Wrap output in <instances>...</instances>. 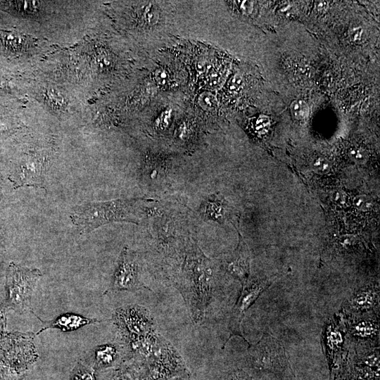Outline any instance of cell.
<instances>
[{"label":"cell","instance_id":"obj_1","mask_svg":"<svg viewBox=\"0 0 380 380\" xmlns=\"http://www.w3.org/2000/svg\"><path fill=\"white\" fill-rule=\"evenodd\" d=\"M217 265L206 256L192 238L185 246L175 284L182 294L194 323L206 315L215 287Z\"/></svg>","mask_w":380,"mask_h":380},{"label":"cell","instance_id":"obj_2","mask_svg":"<svg viewBox=\"0 0 380 380\" xmlns=\"http://www.w3.org/2000/svg\"><path fill=\"white\" fill-rule=\"evenodd\" d=\"M112 321L132 362L143 361L157 347L161 335L147 308L137 304L118 308L113 313Z\"/></svg>","mask_w":380,"mask_h":380},{"label":"cell","instance_id":"obj_3","mask_svg":"<svg viewBox=\"0 0 380 380\" xmlns=\"http://www.w3.org/2000/svg\"><path fill=\"white\" fill-rule=\"evenodd\" d=\"M151 198H118L103 202H91L76 206L70 220L80 233H89L104 224L126 222L139 224L145 218Z\"/></svg>","mask_w":380,"mask_h":380},{"label":"cell","instance_id":"obj_4","mask_svg":"<svg viewBox=\"0 0 380 380\" xmlns=\"http://www.w3.org/2000/svg\"><path fill=\"white\" fill-rule=\"evenodd\" d=\"M35 333L13 331L0 336V380H23L38 358Z\"/></svg>","mask_w":380,"mask_h":380},{"label":"cell","instance_id":"obj_5","mask_svg":"<svg viewBox=\"0 0 380 380\" xmlns=\"http://www.w3.org/2000/svg\"><path fill=\"white\" fill-rule=\"evenodd\" d=\"M134 363L140 380H186L190 373L175 348L161 336L154 351L145 360Z\"/></svg>","mask_w":380,"mask_h":380},{"label":"cell","instance_id":"obj_6","mask_svg":"<svg viewBox=\"0 0 380 380\" xmlns=\"http://www.w3.org/2000/svg\"><path fill=\"white\" fill-rule=\"evenodd\" d=\"M248 346V362L253 369L273 374L286 380L293 377L284 348L272 336L265 334L256 344Z\"/></svg>","mask_w":380,"mask_h":380},{"label":"cell","instance_id":"obj_7","mask_svg":"<svg viewBox=\"0 0 380 380\" xmlns=\"http://www.w3.org/2000/svg\"><path fill=\"white\" fill-rule=\"evenodd\" d=\"M42 277L39 269L11 262L6 275L5 303L11 310L23 314L32 312L31 300L38 280Z\"/></svg>","mask_w":380,"mask_h":380},{"label":"cell","instance_id":"obj_8","mask_svg":"<svg viewBox=\"0 0 380 380\" xmlns=\"http://www.w3.org/2000/svg\"><path fill=\"white\" fill-rule=\"evenodd\" d=\"M51 158L39 153H30L17 163L11 175L16 187L43 188L50 167Z\"/></svg>","mask_w":380,"mask_h":380},{"label":"cell","instance_id":"obj_9","mask_svg":"<svg viewBox=\"0 0 380 380\" xmlns=\"http://www.w3.org/2000/svg\"><path fill=\"white\" fill-rule=\"evenodd\" d=\"M148 289L139 279V267L136 253L125 246L120 255L108 291H136Z\"/></svg>","mask_w":380,"mask_h":380},{"label":"cell","instance_id":"obj_10","mask_svg":"<svg viewBox=\"0 0 380 380\" xmlns=\"http://www.w3.org/2000/svg\"><path fill=\"white\" fill-rule=\"evenodd\" d=\"M270 284V280L248 281L242 286L241 293L231 313L229 324L230 337L239 336L246 341L241 329V323L245 313Z\"/></svg>","mask_w":380,"mask_h":380},{"label":"cell","instance_id":"obj_11","mask_svg":"<svg viewBox=\"0 0 380 380\" xmlns=\"http://www.w3.org/2000/svg\"><path fill=\"white\" fill-rule=\"evenodd\" d=\"M42 322V328L35 333V336L39 335L42 331L57 329L63 332L76 331L86 325L94 324L101 322V319L89 318L80 314L66 312L59 315L53 319L43 321L37 317L32 311L31 312Z\"/></svg>","mask_w":380,"mask_h":380},{"label":"cell","instance_id":"obj_12","mask_svg":"<svg viewBox=\"0 0 380 380\" xmlns=\"http://www.w3.org/2000/svg\"><path fill=\"white\" fill-rule=\"evenodd\" d=\"M224 268L243 286L248 281L249 277V253L248 250L240 239L234 252L226 256L224 260Z\"/></svg>","mask_w":380,"mask_h":380},{"label":"cell","instance_id":"obj_13","mask_svg":"<svg viewBox=\"0 0 380 380\" xmlns=\"http://www.w3.org/2000/svg\"><path fill=\"white\" fill-rule=\"evenodd\" d=\"M170 170L169 160L163 157L148 156L141 168V177L151 186L156 187L166 180Z\"/></svg>","mask_w":380,"mask_h":380},{"label":"cell","instance_id":"obj_14","mask_svg":"<svg viewBox=\"0 0 380 380\" xmlns=\"http://www.w3.org/2000/svg\"><path fill=\"white\" fill-rule=\"evenodd\" d=\"M93 366L95 371L119 367L123 363L121 360L120 348L115 343H106L99 345L91 350Z\"/></svg>","mask_w":380,"mask_h":380},{"label":"cell","instance_id":"obj_15","mask_svg":"<svg viewBox=\"0 0 380 380\" xmlns=\"http://www.w3.org/2000/svg\"><path fill=\"white\" fill-rule=\"evenodd\" d=\"M379 300V291L374 289L365 288L360 289L346 303V308L350 312H360L373 308Z\"/></svg>","mask_w":380,"mask_h":380},{"label":"cell","instance_id":"obj_16","mask_svg":"<svg viewBox=\"0 0 380 380\" xmlns=\"http://www.w3.org/2000/svg\"><path fill=\"white\" fill-rule=\"evenodd\" d=\"M223 200L218 194L208 196L201 203L198 212L205 221L211 220L222 222L224 220L226 207Z\"/></svg>","mask_w":380,"mask_h":380},{"label":"cell","instance_id":"obj_17","mask_svg":"<svg viewBox=\"0 0 380 380\" xmlns=\"http://www.w3.org/2000/svg\"><path fill=\"white\" fill-rule=\"evenodd\" d=\"M348 331L357 338L371 339L379 336L378 320H373L370 317L357 319L350 323Z\"/></svg>","mask_w":380,"mask_h":380},{"label":"cell","instance_id":"obj_18","mask_svg":"<svg viewBox=\"0 0 380 380\" xmlns=\"http://www.w3.org/2000/svg\"><path fill=\"white\" fill-rule=\"evenodd\" d=\"M343 334L341 329L338 327H335L333 324L329 325L326 329V349L331 365L334 363V355L338 353L343 345Z\"/></svg>","mask_w":380,"mask_h":380},{"label":"cell","instance_id":"obj_19","mask_svg":"<svg viewBox=\"0 0 380 380\" xmlns=\"http://www.w3.org/2000/svg\"><path fill=\"white\" fill-rule=\"evenodd\" d=\"M108 380H140V377L137 366L131 362L115 369Z\"/></svg>","mask_w":380,"mask_h":380},{"label":"cell","instance_id":"obj_20","mask_svg":"<svg viewBox=\"0 0 380 380\" xmlns=\"http://www.w3.org/2000/svg\"><path fill=\"white\" fill-rule=\"evenodd\" d=\"M70 380H96V371L91 367L78 362L71 372Z\"/></svg>","mask_w":380,"mask_h":380},{"label":"cell","instance_id":"obj_21","mask_svg":"<svg viewBox=\"0 0 380 380\" xmlns=\"http://www.w3.org/2000/svg\"><path fill=\"white\" fill-rule=\"evenodd\" d=\"M290 110L292 115L297 120H304L310 114L308 104L300 99L293 101L290 106Z\"/></svg>","mask_w":380,"mask_h":380},{"label":"cell","instance_id":"obj_22","mask_svg":"<svg viewBox=\"0 0 380 380\" xmlns=\"http://www.w3.org/2000/svg\"><path fill=\"white\" fill-rule=\"evenodd\" d=\"M198 103L203 110L211 111L217 106V99L210 92L205 91L199 95Z\"/></svg>","mask_w":380,"mask_h":380},{"label":"cell","instance_id":"obj_23","mask_svg":"<svg viewBox=\"0 0 380 380\" xmlns=\"http://www.w3.org/2000/svg\"><path fill=\"white\" fill-rule=\"evenodd\" d=\"M311 167L317 173L327 174L330 171L331 165L327 158L318 156L311 162Z\"/></svg>","mask_w":380,"mask_h":380},{"label":"cell","instance_id":"obj_24","mask_svg":"<svg viewBox=\"0 0 380 380\" xmlns=\"http://www.w3.org/2000/svg\"><path fill=\"white\" fill-rule=\"evenodd\" d=\"M142 17L146 24L153 25L158 23L159 13L151 4H148L143 10Z\"/></svg>","mask_w":380,"mask_h":380},{"label":"cell","instance_id":"obj_25","mask_svg":"<svg viewBox=\"0 0 380 380\" xmlns=\"http://www.w3.org/2000/svg\"><path fill=\"white\" fill-rule=\"evenodd\" d=\"M355 207L361 211H369L374 206L373 201L370 197L366 195H359L353 200Z\"/></svg>","mask_w":380,"mask_h":380},{"label":"cell","instance_id":"obj_26","mask_svg":"<svg viewBox=\"0 0 380 380\" xmlns=\"http://www.w3.org/2000/svg\"><path fill=\"white\" fill-rule=\"evenodd\" d=\"M172 118V110L166 109L163 110L158 117L156 119L155 125L160 130L167 129L170 123Z\"/></svg>","mask_w":380,"mask_h":380},{"label":"cell","instance_id":"obj_27","mask_svg":"<svg viewBox=\"0 0 380 380\" xmlns=\"http://www.w3.org/2000/svg\"><path fill=\"white\" fill-rule=\"evenodd\" d=\"M348 155L352 160L358 164L364 163L367 158L366 151L361 147L357 146L351 147L348 151Z\"/></svg>","mask_w":380,"mask_h":380},{"label":"cell","instance_id":"obj_28","mask_svg":"<svg viewBox=\"0 0 380 380\" xmlns=\"http://www.w3.org/2000/svg\"><path fill=\"white\" fill-rule=\"evenodd\" d=\"M11 309L8 305L4 302L0 303V336L7 333V315Z\"/></svg>","mask_w":380,"mask_h":380},{"label":"cell","instance_id":"obj_29","mask_svg":"<svg viewBox=\"0 0 380 380\" xmlns=\"http://www.w3.org/2000/svg\"><path fill=\"white\" fill-rule=\"evenodd\" d=\"M218 380H252V379L243 371L234 370L223 375Z\"/></svg>","mask_w":380,"mask_h":380},{"label":"cell","instance_id":"obj_30","mask_svg":"<svg viewBox=\"0 0 380 380\" xmlns=\"http://www.w3.org/2000/svg\"><path fill=\"white\" fill-rule=\"evenodd\" d=\"M334 201L338 205H345L348 201V195L342 191H336L333 194Z\"/></svg>","mask_w":380,"mask_h":380},{"label":"cell","instance_id":"obj_31","mask_svg":"<svg viewBox=\"0 0 380 380\" xmlns=\"http://www.w3.org/2000/svg\"><path fill=\"white\" fill-rule=\"evenodd\" d=\"M363 30L360 27H356L350 30L349 36L351 41L357 42H360L363 37Z\"/></svg>","mask_w":380,"mask_h":380},{"label":"cell","instance_id":"obj_32","mask_svg":"<svg viewBox=\"0 0 380 380\" xmlns=\"http://www.w3.org/2000/svg\"><path fill=\"white\" fill-rule=\"evenodd\" d=\"M155 78L158 84L163 85L168 81L169 75L165 70H157L155 74Z\"/></svg>","mask_w":380,"mask_h":380},{"label":"cell","instance_id":"obj_33","mask_svg":"<svg viewBox=\"0 0 380 380\" xmlns=\"http://www.w3.org/2000/svg\"><path fill=\"white\" fill-rule=\"evenodd\" d=\"M241 84H242V78L241 75H235L231 79L229 87L231 90H236L240 87Z\"/></svg>","mask_w":380,"mask_h":380},{"label":"cell","instance_id":"obj_34","mask_svg":"<svg viewBox=\"0 0 380 380\" xmlns=\"http://www.w3.org/2000/svg\"><path fill=\"white\" fill-rule=\"evenodd\" d=\"M269 119L265 115H260L256 120L255 127L257 129L260 130V129L265 127L268 123Z\"/></svg>","mask_w":380,"mask_h":380},{"label":"cell","instance_id":"obj_35","mask_svg":"<svg viewBox=\"0 0 380 380\" xmlns=\"http://www.w3.org/2000/svg\"><path fill=\"white\" fill-rule=\"evenodd\" d=\"M355 240H356L355 237L352 236H346V237L343 238V239L341 240V243L344 246H348H348H353L354 244Z\"/></svg>","mask_w":380,"mask_h":380},{"label":"cell","instance_id":"obj_36","mask_svg":"<svg viewBox=\"0 0 380 380\" xmlns=\"http://www.w3.org/2000/svg\"><path fill=\"white\" fill-rule=\"evenodd\" d=\"M241 8L248 13L251 11L252 8V4L249 1H242L240 4Z\"/></svg>","mask_w":380,"mask_h":380}]
</instances>
